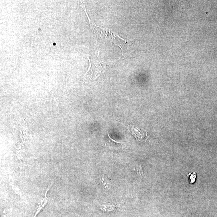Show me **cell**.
Here are the masks:
<instances>
[{
  "label": "cell",
  "instance_id": "obj_4",
  "mask_svg": "<svg viewBox=\"0 0 217 217\" xmlns=\"http://www.w3.org/2000/svg\"><path fill=\"white\" fill-rule=\"evenodd\" d=\"M129 168L131 170L134 171L139 176H143L141 164H138V163L130 164L129 166Z\"/></svg>",
  "mask_w": 217,
  "mask_h": 217
},
{
  "label": "cell",
  "instance_id": "obj_1",
  "mask_svg": "<svg viewBox=\"0 0 217 217\" xmlns=\"http://www.w3.org/2000/svg\"><path fill=\"white\" fill-rule=\"evenodd\" d=\"M129 129L137 140L144 141H147L148 140L147 133L142 131L137 127L133 125H130L129 127Z\"/></svg>",
  "mask_w": 217,
  "mask_h": 217
},
{
  "label": "cell",
  "instance_id": "obj_5",
  "mask_svg": "<svg viewBox=\"0 0 217 217\" xmlns=\"http://www.w3.org/2000/svg\"><path fill=\"white\" fill-rule=\"evenodd\" d=\"M116 207V205H115L107 203V204H105L102 205L101 209H102L104 210L105 211H112L115 209Z\"/></svg>",
  "mask_w": 217,
  "mask_h": 217
},
{
  "label": "cell",
  "instance_id": "obj_6",
  "mask_svg": "<svg viewBox=\"0 0 217 217\" xmlns=\"http://www.w3.org/2000/svg\"><path fill=\"white\" fill-rule=\"evenodd\" d=\"M189 182L190 183L193 184L195 182L196 180V173H193L192 174H189Z\"/></svg>",
  "mask_w": 217,
  "mask_h": 217
},
{
  "label": "cell",
  "instance_id": "obj_3",
  "mask_svg": "<svg viewBox=\"0 0 217 217\" xmlns=\"http://www.w3.org/2000/svg\"><path fill=\"white\" fill-rule=\"evenodd\" d=\"M53 182H52V184H51V186H49V188L47 189V191H46V193L45 194V197L44 198H43L42 201L41 202V204L38 206V208H37L36 212V214H35L34 217H36L38 214L43 209V208L45 207L46 204H47V202H48V198H47V195L48 191H49V189L51 188V186H52V184H53Z\"/></svg>",
  "mask_w": 217,
  "mask_h": 217
},
{
  "label": "cell",
  "instance_id": "obj_2",
  "mask_svg": "<svg viewBox=\"0 0 217 217\" xmlns=\"http://www.w3.org/2000/svg\"><path fill=\"white\" fill-rule=\"evenodd\" d=\"M100 179L103 186L105 189H110L112 187V184L105 173H101L100 174Z\"/></svg>",
  "mask_w": 217,
  "mask_h": 217
}]
</instances>
